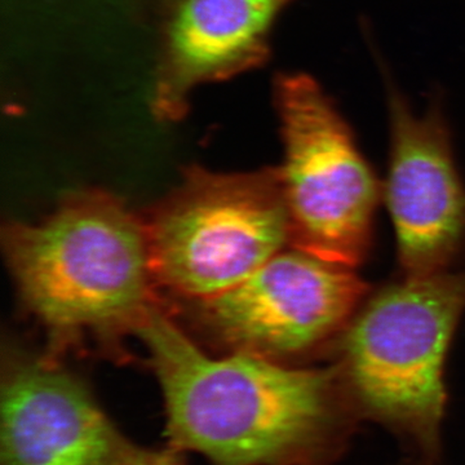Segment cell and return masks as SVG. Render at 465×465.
I'll return each instance as SVG.
<instances>
[{
	"label": "cell",
	"instance_id": "5b68a950",
	"mask_svg": "<svg viewBox=\"0 0 465 465\" xmlns=\"http://www.w3.org/2000/svg\"><path fill=\"white\" fill-rule=\"evenodd\" d=\"M275 105L290 247L357 268L369 258L381 185L351 125L313 76H278Z\"/></svg>",
	"mask_w": 465,
	"mask_h": 465
},
{
	"label": "cell",
	"instance_id": "3957f363",
	"mask_svg": "<svg viewBox=\"0 0 465 465\" xmlns=\"http://www.w3.org/2000/svg\"><path fill=\"white\" fill-rule=\"evenodd\" d=\"M465 312V264L370 292L332 342L344 393L427 445L446 411V360Z\"/></svg>",
	"mask_w": 465,
	"mask_h": 465
},
{
	"label": "cell",
	"instance_id": "9c48e42d",
	"mask_svg": "<svg viewBox=\"0 0 465 465\" xmlns=\"http://www.w3.org/2000/svg\"><path fill=\"white\" fill-rule=\"evenodd\" d=\"M290 2L183 0L168 32L155 114L173 121L185 113L193 88L262 63L275 18Z\"/></svg>",
	"mask_w": 465,
	"mask_h": 465
},
{
	"label": "cell",
	"instance_id": "52a82bcc",
	"mask_svg": "<svg viewBox=\"0 0 465 465\" xmlns=\"http://www.w3.org/2000/svg\"><path fill=\"white\" fill-rule=\"evenodd\" d=\"M391 153L384 198L402 277H428L465 252V185L455 163L442 104L418 114L393 85L388 92Z\"/></svg>",
	"mask_w": 465,
	"mask_h": 465
},
{
	"label": "cell",
	"instance_id": "8992f818",
	"mask_svg": "<svg viewBox=\"0 0 465 465\" xmlns=\"http://www.w3.org/2000/svg\"><path fill=\"white\" fill-rule=\"evenodd\" d=\"M370 292L353 268L290 247L194 309L201 329L226 353L290 363L332 345Z\"/></svg>",
	"mask_w": 465,
	"mask_h": 465
},
{
	"label": "cell",
	"instance_id": "30bf717a",
	"mask_svg": "<svg viewBox=\"0 0 465 465\" xmlns=\"http://www.w3.org/2000/svg\"><path fill=\"white\" fill-rule=\"evenodd\" d=\"M173 450H150L131 442L119 465H185Z\"/></svg>",
	"mask_w": 465,
	"mask_h": 465
},
{
	"label": "cell",
	"instance_id": "277c9868",
	"mask_svg": "<svg viewBox=\"0 0 465 465\" xmlns=\"http://www.w3.org/2000/svg\"><path fill=\"white\" fill-rule=\"evenodd\" d=\"M145 229L155 286L191 302L220 295L290 244L280 168L193 167Z\"/></svg>",
	"mask_w": 465,
	"mask_h": 465
},
{
	"label": "cell",
	"instance_id": "6da1fadb",
	"mask_svg": "<svg viewBox=\"0 0 465 465\" xmlns=\"http://www.w3.org/2000/svg\"><path fill=\"white\" fill-rule=\"evenodd\" d=\"M163 397L168 449L211 465H296L338 419L335 366L304 369L247 353L215 357L155 304L137 331Z\"/></svg>",
	"mask_w": 465,
	"mask_h": 465
},
{
	"label": "cell",
	"instance_id": "7a4b0ae2",
	"mask_svg": "<svg viewBox=\"0 0 465 465\" xmlns=\"http://www.w3.org/2000/svg\"><path fill=\"white\" fill-rule=\"evenodd\" d=\"M3 247L56 360L90 341L122 353L157 304L145 223L108 193H75L41 222L12 223Z\"/></svg>",
	"mask_w": 465,
	"mask_h": 465
},
{
	"label": "cell",
	"instance_id": "ba28073f",
	"mask_svg": "<svg viewBox=\"0 0 465 465\" xmlns=\"http://www.w3.org/2000/svg\"><path fill=\"white\" fill-rule=\"evenodd\" d=\"M130 440L61 360L9 354L0 388V465H119Z\"/></svg>",
	"mask_w": 465,
	"mask_h": 465
}]
</instances>
